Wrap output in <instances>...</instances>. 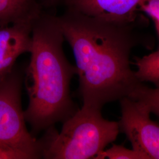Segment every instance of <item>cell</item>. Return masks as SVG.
I'll return each instance as SVG.
<instances>
[{
	"instance_id": "obj_12",
	"label": "cell",
	"mask_w": 159,
	"mask_h": 159,
	"mask_svg": "<svg viewBox=\"0 0 159 159\" xmlns=\"http://www.w3.org/2000/svg\"><path fill=\"white\" fill-rule=\"evenodd\" d=\"M139 10L144 12L153 20L159 37V0H146Z\"/></svg>"
},
{
	"instance_id": "obj_3",
	"label": "cell",
	"mask_w": 159,
	"mask_h": 159,
	"mask_svg": "<svg viewBox=\"0 0 159 159\" xmlns=\"http://www.w3.org/2000/svg\"><path fill=\"white\" fill-rule=\"evenodd\" d=\"M63 123L60 133L51 127L40 140L43 158L94 159L119 134V122L105 119L102 110L85 106Z\"/></svg>"
},
{
	"instance_id": "obj_14",
	"label": "cell",
	"mask_w": 159,
	"mask_h": 159,
	"mask_svg": "<svg viewBox=\"0 0 159 159\" xmlns=\"http://www.w3.org/2000/svg\"><path fill=\"white\" fill-rule=\"evenodd\" d=\"M46 5L48 6H54L58 4H64L66 0H44Z\"/></svg>"
},
{
	"instance_id": "obj_13",
	"label": "cell",
	"mask_w": 159,
	"mask_h": 159,
	"mask_svg": "<svg viewBox=\"0 0 159 159\" xmlns=\"http://www.w3.org/2000/svg\"><path fill=\"white\" fill-rule=\"evenodd\" d=\"M0 159H33V157L20 150L0 147Z\"/></svg>"
},
{
	"instance_id": "obj_9",
	"label": "cell",
	"mask_w": 159,
	"mask_h": 159,
	"mask_svg": "<svg viewBox=\"0 0 159 159\" xmlns=\"http://www.w3.org/2000/svg\"><path fill=\"white\" fill-rule=\"evenodd\" d=\"M135 71L137 78L141 82H150L156 87L159 86V48L157 50L144 56L136 58Z\"/></svg>"
},
{
	"instance_id": "obj_5",
	"label": "cell",
	"mask_w": 159,
	"mask_h": 159,
	"mask_svg": "<svg viewBox=\"0 0 159 159\" xmlns=\"http://www.w3.org/2000/svg\"><path fill=\"white\" fill-rule=\"evenodd\" d=\"M120 102V131L125 134L133 150L148 159H159V124L150 119L149 108L142 102L129 97L121 99Z\"/></svg>"
},
{
	"instance_id": "obj_11",
	"label": "cell",
	"mask_w": 159,
	"mask_h": 159,
	"mask_svg": "<svg viewBox=\"0 0 159 159\" xmlns=\"http://www.w3.org/2000/svg\"><path fill=\"white\" fill-rule=\"evenodd\" d=\"M133 98L145 104L151 113L155 114L159 118V86L153 89L144 85L139 90Z\"/></svg>"
},
{
	"instance_id": "obj_10",
	"label": "cell",
	"mask_w": 159,
	"mask_h": 159,
	"mask_svg": "<svg viewBox=\"0 0 159 159\" xmlns=\"http://www.w3.org/2000/svg\"><path fill=\"white\" fill-rule=\"evenodd\" d=\"M148 159L144 154L133 148L128 149L123 146L113 144L111 148L104 150L98 154L94 159Z\"/></svg>"
},
{
	"instance_id": "obj_6",
	"label": "cell",
	"mask_w": 159,
	"mask_h": 159,
	"mask_svg": "<svg viewBox=\"0 0 159 159\" xmlns=\"http://www.w3.org/2000/svg\"><path fill=\"white\" fill-rule=\"evenodd\" d=\"M146 0H66L63 4L86 16L119 24L135 23Z\"/></svg>"
},
{
	"instance_id": "obj_2",
	"label": "cell",
	"mask_w": 159,
	"mask_h": 159,
	"mask_svg": "<svg viewBox=\"0 0 159 159\" xmlns=\"http://www.w3.org/2000/svg\"><path fill=\"white\" fill-rule=\"evenodd\" d=\"M31 36V58L25 70L29 103L24 117L34 136L64 122L79 108L70 90L77 68L64 54L65 39L57 16L43 11L33 22Z\"/></svg>"
},
{
	"instance_id": "obj_7",
	"label": "cell",
	"mask_w": 159,
	"mask_h": 159,
	"mask_svg": "<svg viewBox=\"0 0 159 159\" xmlns=\"http://www.w3.org/2000/svg\"><path fill=\"white\" fill-rule=\"evenodd\" d=\"M32 24L15 23L0 27V81L11 72L18 57L30 52Z\"/></svg>"
},
{
	"instance_id": "obj_8",
	"label": "cell",
	"mask_w": 159,
	"mask_h": 159,
	"mask_svg": "<svg viewBox=\"0 0 159 159\" xmlns=\"http://www.w3.org/2000/svg\"><path fill=\"white\" fill-rule=\"evenodd\" d=\"M40 0H0V27L33 23L43 11Z\"/></svg>"
},
{
	"instance_id": "obj_1",
	"label": "cell",
	"mask_w": 159,
	"mask_h": 159,
	"mask_svg": "<svg viewBox=\"0 0 159 159\" xmlns=\"http://www.w3.org/2000/svg\"><path fill=\"white\" fill-rule=\"evenodd\" d=\"M57 18L74 54L83 106L102 110L132 98L144 85L130 67L131 52L139 43L134 23L110 22L67 7Z\"/></svg>"
},
{
	"instance_id": "obj_4",
	"label": "cell",
	"mask_w": 159,
	"mask_h": 159,
	"mask_svg": "<svg viewBox=\"0 0 159 159\" xmlns=\"http://www.w3.org/2000/svg\"><path fill=\"white\" fill-rule=\"evenodd\" d=\"M22 83L21 73L12 71L0 81V147L20 150L33 159H40V140L25 125L21 100Z\"/></svg>"
}]
</instances>
